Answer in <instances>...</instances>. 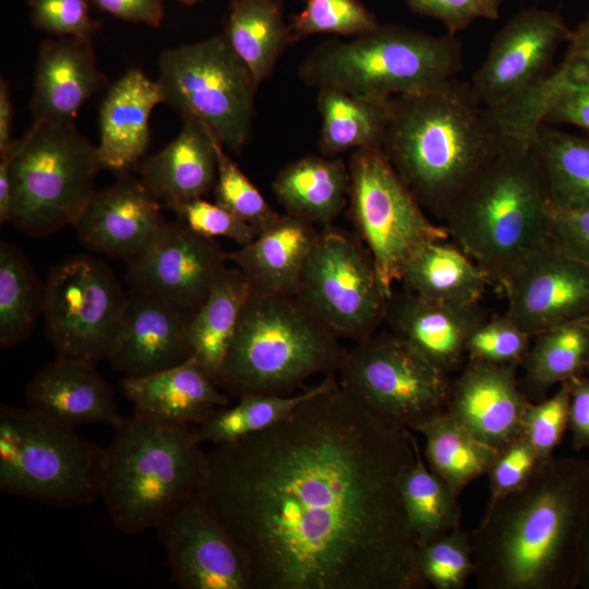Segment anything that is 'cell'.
Listing matches in <instances>:
<instances>
[{"instance_id":"cell-1","label":"cell","mask_w":589,"mask_h":589,"mask_svg":"<svg viewBox=\"0 0 589 589\" xmlns=\"http://www.w3.org/2000/svg\"><path fill=\"white\" fill-rule=\"evenodd\" d=\"M413 434L330 375L274 426L206 453L200 495L251 589H422L401 482Z\"/></svg>"},{"instance_id":"cell-2","label":"cell","mask_w":589,"mask_h":589,"mask_svg":"<svg viewBox=\"0 0 589 589\" xmlns=\"http://www.w3.org/2000/svg\"><path fill=\"white\" fill-rule=\"evenodd\" d=\"M588 519L589 459L540 464L520 489L488 505L469 531L478 588H578Z\"/></svg>"},{"instance_id":"cell-3","label":"cell","mask_w":589,"mask_h":589,"mask_svg":"<svg viewBox=\"0 0 589 589\" xmlns=\"http://www.w3.org/2000/svg\"><path fill=\"white\" fill-rule=\"evenodd\" d=\"M502 144L470 84L455 77L390 97L381 148L421 207L443 220Z\"/></svg>"},{"instance_id":"cell-4","label":"cell","mask_w":589,"mask_h":589,"mask_svg":"<svg viewBox=\"0 0 589 589\" xmlns=\"http://www.w3.org/2000/svg\"><path fill=\"white\" fill-rule=\"evenodd\" d=\"M551 201L529 143L503 139L496 156L443 218L457 245L502 290L514 272L551 241Z\"/></svg>"},{"instance_id":"cell-5","label":"cell","mask_w":589,"mask_h":589,"mask_svg":"<svg viewBox=\"0 0 589 589\" xmlns=\"http://www.w3.org/2000/svg\"><path fill=\"white\" fill-rule=\"evenodd\" d=\"M113 429L100 497L113 526L137 534L200 492L206 453L189 424L133 413Z\"/></svg>"},{"instance_id":"cell-6","label":"cell","mask_w":589,"mask_h":589,"mask_svg":"<svg viewBox=\"0 0 589 589\" xmlns=\"http://www.w3.org/2000/svg\"><path fill=\"white\" fill-rule=\"evenodd\" d=\"M348 350L297 294L251 288L225 360V392L289 395L310 376L338 373Z\"/></svg>"},{"instance_id":"cell-7","label":"cell","mask_w":589,"mask_h":589,"mask_svg":"<svg viewBox=\"0 0 589 589\" xmlns=\"http://www.w3.org/2000/svg\"><path fill=\"white\" fill-rule=\"evenodd\" d=\"M456 35L433 36L398 24H380L351 39L314 48L298 74L308 85L335 87L374 98L435 88L462 70Z\"/></svg>"},{"instance_id":"cell-8","label":"cell","mask_w":589,"mask_h":589,"mask_svg":"<svg viewBox=\"0 0 589 589\" xmlns=\"http://www.w3.org/2000/svg\"><path fill=\"white\" fill-rule=\"evenodd\" d=\"M100 167L97 147L74 121H33L14 140L8 223L36 238L74 226L95 193Z\"/></svg>"},{"instance_id":"cell-9","label":"cell","mask_w":589,"mask_h":589,"mask_svg":"<svg viewBox=\"0 0 589 589\" xmlns=\"http://www.w3.org/2000/svg\"><path fill=\"white\" fill-rule=\"evenodd\" d=\"M105 447L26 407L0 406V491L51 506L100 497Z\"/></svg>"},{"instance_id":"cell-10","label":"cell","mask_w":589,"mask_h":589,"mask_svg":"<svg viewBox=\"0 0 589 589\" xmlns=\"http://www.w3.org/2000/svg\"><path fill=\"white\" fill-rule=\"evenodd\" d=\"M158 69L164 103L240 153L250 137L260 83L223 34L164 50Z\"/></svg>"},{"instance_id":"cell-11","label":"cell","mask_w":589,"mask_h":589,"mask_svg":"<svg viewBox=\"0 0 589 589\" xmlns=\"http://www.w3.org/2000/svg\"><path fill=\"white\" fill-rule=\"evenodd\" d=\"M348 167L349 215L388 299L407 260L426 243L448 240L449 233L429 219L381 146L353 151Z\"/></svg>"},{"instance_id":"cell-12","label":"cell","mask_w":589,"mask_h":589,"mask_svg":"<svg viewBox=\"0 0 589 589\" xmlns=\"http://www.w3.org/2000/svg\"><path fill=\"white\" fill-rule=\"evenodd\" d=\"M339 384L383 423L416 431L445 411L450 378L394 334L348 350Z\"/></svg>"},{"instance_id":"cell-13","label":"cell","mask_w":589,"mask_h":589,"mask_svg":"<svg viewBox=\"0 0 589 589\" xmlns=\"http://www.w3.org/2000/svg\"><path fill=\"white\" fill-rule=\"evenodd\" d=\"M128 294L103 261L77 254L52 266L45 281L44 325L57 358L95 365L115 352Z\"/></svg>"},{"instance_id":"cell-14","label":"cell","mask_w":589,"mask_h":589,"mask_svg":"<svg viewBox=\"0 0 589 589\" xmlns=\"http://www.w3.org/2000/svg\"><path fill=\"white\" fill-rule=\"evenodd\" d=\"M297 296L336 336L360 342L384 321V296L361 239L323 228L301 273Z\"/></svg>"},{"instance_id":"cell-15","label":"cell","mask_w":589,"mask_h":589,"mask_svg":"<svg viewBox=\"0 0 589 589\" xmlns=\"http://www.w3.org/2000/svg\"><path fill=\"white\" fill-rule=\"evenodd\" d=\"M570 35L557 11L528 8L515 14L494 36L469 82L479 103L497 107L531 89L551 72L556 51Z\"/></svg>"},{"instance_id":"cell-16","label":"cell","mask_w":589,"mask_h":589,"mask_svg":"<svg viewBox=\"0 0 589 589\" xmlns=\"http://www.w3.org/2000/svg\"><path fill=\"white\" fill-rule=\"evenodd\" d=\"M171 580L181 589H251L242 554L200 493L156 526Z\"/></svg>"},{"instance_id":"cell-17","label":"cell","mask_w":589,"mask_h":589,"mask_svg":"<svg viewBox=\"0 0 589 589\" xmlns=\"http://www.w3.org/2000/svg\"><path fill=\"white\" fill-rule=\"evenodd\" d=\"M506 314L532 337L560 325L589 320V264L551 239L508 278Z\"/></svg>"},{"instance_id":"cell-18","label":"cell","mask_w":589,"mask_h":589,"mask_svg":"<svg viewBox=\"0 0 589 589\" xmlns=\"http://www.w3.org/2000/svg\"><path fill=\"white\" fill-rule=\"evenodd\" d=\"M227 253L181 221L167 223L155 240L128 263L131 290L196 310L227 269Z\"/></svg>"},{"instance_id":"cell-19","label":"cell","mask_w":589,"mask_h":589,"mask_svg":"<svg viewBox=\"0 0 589 589\" xmlns=\"http://www.w3.org/2000/svg\"><path fill=\"white\" fill-rule=\"evenodd\" d=\"M518 366L467 359L450 382L446 412L498 450L521 435L522 414L530 401L517 380Z\"/></svg>"},{"instance_id":"cell-20","label":"cell","mask_w":589,"mask_h":589,"mask_svg":"<svg viewBox=\"0 0 589 589\" xmlns=\"http://www.w3.org/2000/svg\"><path fill=\"white\" fill-rule=\"evenodd\" d=\"M161 207L141 179L123 177L95 191L74 227L89 250L129 263L167 224Z\"/></svg>"},{"instance_id":"cell-21","label":"cell","mask_w":589,"mask_h":589,"mask_svg":"<svg viewBox=\"0 0 589 589\" xmlns=\"http://www.w3.org/2000/svg\"><path fill=\"white\" fill-rule=\"evenodd\" d=\"M195 310L131 290L118 346L108 359L127 377L144 376L190 358L189 326Z\"/></svg>"},{"instance_id":"cell-22","label":"cell","mask_w":589,"mask_h":589,"mask_svg":"<svg viewBox=\"0 0 589 589\" xmlns=\"http://www.w3.org/2000/svg\"><path fill=\"white\" fill-rule=\"evenodd\" d=\"M485 318L479 303L450 304L405 290L387 299L384 316L392 334L447 375L461 370L468 339Z\"/></svg>"},{"instance_id":"cell-23","label":"cell","mask_w":589,"mask_h":589,"mask_svg":"<svg viewBox=\"0 0 589 589\" xmlns=\"http://www.w3.org/2000/svg\"><path fill=\"white\" fill-rule=\"evenodd\" d=\"M26 407L70 428L87 423L117 425L113 389L85 362L57 358L41 368L25 387Z\"/></svg>"},{"instance_id":"cell-24","label":"cell","mask_w":589,"mask_h":589,"mask_svg":"<svg viewBox=\"0 0 589 589\" xmlns=\"http://www.w3.org/2000/svg\"><path fill=\"white\" fill-rule=\"evenodd\" d=\"M105 84L92 40L61 37L44 41L31 101L34 121H74L81 106Z\"/></svg>"},{"instance_id":"cell-25","label":"cell","mask_w":589,"mask_h":589,"mask_svg":"<svg viewBox=\"0 0 589 589\" xmlns=\"http://www.w3.org/2000/svg\"><path fill=\"white\" fill-rule=\"evenodd\" d=\"M160 103L158 82L136 68L110 86L99 110L96 147L103 168L123 172L142 158L149 143V116Z\"/></svg>"},{"instance_id":"cell-26","label":"cell","mask_w":589,"mask_h":589,"mask_svg":"<svg viewBox=\"0 0 589 589\" xmlns=\"http://www.w3.org/2000/svg\"><path fill=\"white\" fill-rule=\"evenodd\" d=\"M219 141L194 118H183L178 135L142 166L141 180L166 208L202 199L214 189Z\"/></svg>"},{"instance_id":"cell-27","label":"cell","mask_w":589,"mask_h":589,"mask_svg":"<svg viewBox=\"0 0 589 589\" xmlns=\"http://www.w3.org/2000/svg\"><path fill=\"white\" fill-rule=\"evenodd\" d=\"M120 386L134 413L166 422L195 426L229 406V397L192 358L148 375L125 376Z\"/></svg>"},{"instance_id":"cell-28","label":"cell","mask_w":589,"mask_h":589,"mask_svg":"<svg viewBox=\"0 0 589 589\" xmlns=\"http://www.w3.org/2000/svg\"><path fill=\"white\" fill-rule=\"evenodd\" d=\"M320 231L312 223L285 214L248 244L227 253L252 287L297 294L304 264Z\"/></svg>"},{"instance_id":"cell-29","label":"cell","mask_w":589,"mask_h":589,"mask_svg":"<svg viewBox=\"0 0 589 589\" xmlns=\"http://www.w3.org/2000/svg\"><path fill=\"white\" fill-rule=\"evenodd\" d=\"M586 87H589V14L572 29L562 61L540 83L501 106L485 109L501 136L529 142L558 98Z\"/></svg>"},{"instance_id":"cell-30","label":"cell","mask_w":589,"mask_h":589,"mask_svg":"<svg viewBox=\"0 0 589 589\" xmlns=\"http://www.w3.org/2000/svg\"><path fill=\"white\" fill-rule=\"evenodd\" d=\"M350 172L342 159L308 155L283 168L272 190L286 214L329 226L349 201Z\"/></svg>"},{"instance_id":"cell-31","label":"cell","mask_w":589,"mask_h":589,"mask_svg":"<svg viewBox=\"0 0 589 589\" xmlns=\"http://www.w3.org/2000/svg\"><path fill=\"white\" fill-rule=\"evenodd\" d=\"M404 290L457 305L479 303L491 280L458 245L434 241L419 248L400 275Z\"/></svg>"},{"instance_id":"cell-32","label":"cell","mask_w":589,"mask_h":589,"mask_svg":"<svg viewBox=\"0 0 589 589\" xmlns=\"http://www.w3.org/2000/svg\"><path fill=\"white\" fill-rule=\"evenodd\" d=\"M251 288L249 279L239 268H227L192 315L188 336L190 358L218 386Z\"/></svg>"},{"instance_id":"cell-33","label":"cell","mask_w":589,"mask_h":589,"mask_svg":"<svg viewBox=\"0 0 589 589\" xmlns=\"http://www.w3.org/2000/svg\"><path fill=\"white\" fill-rule=\"evenodd\" d=\"M318 148L323 156L381 146L390 117V98H374L335 87H321Z\"/></svg>"},{"instance_id":"cell-34","label":"cell","mask_w":589,"mask_h":589,"mask_svg":"<svg viewBox=\"0 0 589 589\" xmlns=\"http://www.w3.org/2000/svg\"><path fill=\"white\" fill-rule=\"evenodd\" d=\"M223 36L260 84L293 43L278 0H232Z\"/></svg>"},{"instance_id":"cell-35","label":"cell","mask_w":589,"mask_h":589,"mask_svg":"<svg viewBox=\"0 0 589 589\" xmlns=\"http://www.w3.org/2000/svg\"><path fill=\"white\" fill-rule=\"evenodd\" d=\"M529 144L540 165L551 205L589 209V136L541 123Z\"/></svg>"},{"instance_id":"cell-36","label":"cell","mask_w":589,"mask_h":589,"mask_svg":"<svg viewBox=\"0 0 589 589\" xmlns=\"http://www.w3.org/2000/svg\"><path fill=\"white\" fill-rule=\"evenodd\" d=\"M418 432L425 440L428 467L458 497L468 484L488 474L500 453L477 438L446 410L422 425Z\"/></svg>"},{"instance_id":"cell-37","label":"cell","mask_w":589,"mask_h":589,"mask_svg":"<svg viewBox=\"0 0 589 589\" xmlns=\"http://www.w3.org/2000/svg\"><path fill=\"white\" fill-rule=\"evenodd\" d=\"M520 365V387L531 400L544 399L555 384L586 373L589 363V330L585 322L568 323L536 336Z\"/></svg>"},{"instance_id":"cell-38","label":"cell","mask_w":589,"mask_h":589,"mask_svg":"<svg viewBox=\"0 0 589 589\" xmlns=\"http://www.w3.org/2000/svg\"><path fill=\"white\" fill-rule=\"evenodd\" d=\"M41 283L25 254L14 244L0 243V346L14 347L33 333L44 311Z\"/></svg>"},{"instance_id":"cell-39","label":"cell","mask_w":589,"mask_h":589,"mask_svg":"<svg viewBox=\"0 0 589 589\" xmlns=\"http://www.w3.org/2000/svg\"><path fill=\"white\" fill-rule=\"evenodd\" d=\"M333 373L316 385L289 395L248 394L233 406L218 409L204 422L193 426L201 444L214 446L239 441L265 431L290 416L303 401L322 390Z\"/></svg>"},{"instance_id":"cell-40","label":"cell","mask_w":589,"mask_h":589,"mask_svg":"<svg viewBox=\"0 0 589 589\" xmlns=\"http://www.w3.org/2000/svg\"><path fill=\"white\" fill-rule=\"evenodd\" d=\"M416 459L401 482V495L417 545L429 543L461 527V508L447 484L424 462L418 440Z\"/></svg>"},{"instance_id":"cell-41","label":"cell","mask_w":589,"mask_h":589,"mask_svg":"<svg viewBox=\"0 0 589 589\" xmlns=\"http://www.w3.org/2000/svg\"><path fill=\"white\" fill-rule=\"evenodd\" d=\"M416 564L426 586L462 589L476 573L470 532L460 527L429 543L417 545Z\"/></svg>"},{"instance_id":"cell-42","label":"cell","mask_w":589,"mask_h":589,"mask_svg":"<svg viewBox=\"0 0 589 589\" xmlns=\"http://www.w3.org/2000/svg\"><path fill=\"white\" fill-rule=\"evenodd\" d=\"M380 25L360 0H305L304 8L291 17L292 41L314 34L357 36Z\"/></svg>"},{"instance_id":"cell-43","label":"cell","mask_w":589,"mask_h":589,"mask_svg":"<svg viewBox=\"0 0 589 589\" xmlns=\"http://www.w3.org/2000/svg\"><path fill=\"white\" fill-rule=\"evenodd\" d=\"M217 156V177L213 189L215 202L251 225L259 233L280 214L265 201L259 189L225 153L220 143Z\"/></svg>"},{"instance_id":"cell-44","label":"cell","mask_w":589,"mask_h":589,"mask_svg":"<svg viewBox=\"0 0 589 589\" xmlns=\"http://www.w3.org/2000/svg\"><path fill=\"white\" fill-rule=\"evenodd\" d=\"M569 381L540 401H529L521 419V435L531 444L540 464L554 457L568 430Z\"/></svg>"},{"instance_id":"cell-45","label":"cell","mask_w":589,"mask_h":589,"mask_svg":"<svg viewBox=\"0 0 589 589\" xmlns=\"http://www.w3.org/2000/svg\"><path fill=\"white\" fill-rule=\"evenodd\" d=\"M531 338L507 314L494 315L485 318L471 333L467 342V359L520 365Z\"/></svg>"},{"instance_id":"cell-46","label":"cell","mask_w":589,"mask_h":589,"mask_svg":"<svg viewBox=\"0 0 589 589\" xmlns=\"http://www.w3.org/2000/svg\"><path fill=\"white\" fill-rule=\"evenodd\" d=\"M170 209L179 221L205 238H227L242 247L257 236L251 225L218 203H211L203 197L177 204Z\"/></svg>"},{"instance_id":"cell-47","label":"cell","mask_w":589,"mask_h":589,"mask_svg":"<svg viewBox=\"0 0 589 589\" xmlns=\"http://www.w3.org/2000/svg\"><path fill=\"white\" fill-rule=\"evenodd\" d=\"M32 24L61 37L92 40L99 24L89 12V0H27Z\"/></svg>"},{"instance_id":"cell-48","label":"cell","mask_w":589,"mask_h":589,"mask_svg":"<svg viewBox=\"0 0 589 589\" xmlns=\"http://www.w3.org/2000/svg\"><path fill=\"white\" fill-rule=\"evenodd\" d=\"M540 465L531 444L520 435L500 450L489 476L488 505L520 489Z\"/></svg>"},{"instance_id":"cell-49","label":"cell","mask_w":589,"mask_h":589,"mask_svg":"<svg viewBox=\"0 0 589 589\" xmlns=\"http://www.w3.org/2000/svg\"><path fill=\"white\" fill-rule=\"evenodd\" d=\"M417 14L437 20L456 35L478 20L500 17L505 0H405Z\"/></svg>"},{"instance_id":"cell-50","label":"cell","mask_w":589,"mask_h":589,"mask_svg":"<svg viewBox=\"0 0 589 589\" xmlns=\"http://www.w3.org/2000/svg\"><path fill=\"white\" fill-rule=\"evenodd\" d=\"M550 231L560 249L589 264V209H561L551 205Z\"/></svg>"},{"instance_id":"cell-51","label":"cell","mask_w":589,"mask_h":589,"mask_svg":"<svg viewBox=\"0 0 589 589\" xmlns=\"http://www.w3.org/2000/svg\"><path fill=\"white\" fill-rule=\"evenodd\" d=\"M569 384L568 431L573 449L581 452L589 447V375L575 376Z\"/></svg>"},{"instance_id":"cell-52","label":"cell","mask_w":589,"mask_h":589,"mask_svg":"<svg viewBox=\"0 0 589 589\" xmlns=\"http://www.w3.org/2000/svg\"><path fill=\"white\" fill-rule=\"evenodd\" d=\"M542 123L572 124L589 132V87L558 98L545 112Z\"/></svg>"},{"instance_id":"cell-53","label":"cell","mask_w":589,"mask_h":589,"mask_svg":"<svg viewBox=\"0 0 589 589\" xmlns=\"http://www.w3.org/2000/svg\"><path fill=\"white\" fill-rule=\"evenodd\" d=\"M107 13L127 22L159 27L164 17V0H93Z\"/></svg>"},{"instance_id":"cell-54","label":"cell","mask_w":589,"mask_h":589,"mask_svg":"<svg viewBox=\"0 0 589 589\" xmlns=\"http://www.w3.org/2000/svg\"><path fill=\"white\" fill-rule=\"evenodd\" d=\"M13 104L9 85L5 81L0 82V153L7 151L12 144L11 137L13 123Z\"/></svg>"},{"instance_id":"cell-55","label":"cell","mask_w":589,"mask_h":589,"mask_svg":"<svg viewBox=\"0 0 589 589\" xmlns=\"http://www.w3.org/2000/svg\"><path fill=\"white\" fill-rule=\"evenodd\" d=\"M578 588L589 589V519L580 548Z\"/></svg>"},{"instance_id":"cell-56","label":"cell","mask_w":589,"mask_h":589,"mask_svg":"<svg viewBox=\"0 0 589 589\" xmlns=\"http://www.w3.org/2000/svg\"><path fill=\"white\" fill-rule=\"evenodd\" d=\"M177 1H179L182 4H185V5H192V4H195L196 2H199L200 0H177Z\"/></svg>"},{"instance_id":"cell-57","label":"cell","mask_w":589,"mask_h":589,"mask_svg":"<svg viewBox=\"0 0 589 589\" xmlns=\"http://www.w3.org/2000/svg\"><path fill=\"white\" fill-rule=\"evenodd\" d=\"M585 325H586L587 329L589 330V320L585 322ZM586 374L589 375V363H588V365L586 368Z\"/></svg>"}]
</instances>
